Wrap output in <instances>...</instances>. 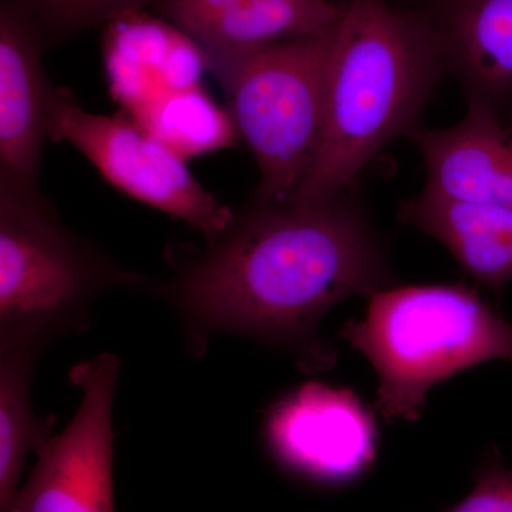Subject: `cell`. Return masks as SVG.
<instances>
[{
	"label": "cell",
	"instance_id": "obj_8",
	"mask_svg": "<svg viewBox=\"0 0 512 512\" xmlns=\"http://www.w3.org/2000/svg\"><path fill=\"white\" fill-rule=\"evenodd\" d=\"M262 434L278 464L312 483H349L376 457L373 414L346 387L302 384L272 404Z\"/></svg>",
	"mask_w": 512,
	"mask_h": 512
},
{
	"label": "cell",
	"instance_id": "obj_13",
	"mask_svg": "<svg viewBox=\"0 0 512 512\" xmlns=\"http://www.w3.org/2000/svg\"><path fill=\"white\" fill-rule=\"evenodd\" d=\"M340 13L336 0H244L191 40L220 82L261 50L332 29Z\"/></svg>",
	"mask_w": 512,
	"mask_h": 512
},
{
	"label": "cell",
	"instance_id": "obj_15",
	"mask_svg": "<svg viewBox=\"0 0 512 512\" xmlns=\"http://www.w3.org/2000/svg\"><path fill=\"white\" fill-rule=\"evenodd\" d=\"M43 350L0 346V512H10L29 454H39L55 434V417L37 416L32 380Z\"/></svg>",
	"mask_w": 512,
	"mask_h": 512
},
{
	"label": "cell",
	"instance_id": "obj_12",
	"mask_svg": "<svg viewBox=\"0 0 512 512\" xmlns=\"http://www.w3.org/2000/svg\"><path fill=\"white\" fill-rule=\"evenodd\" d=\"M397 217L440 242L476 284L501 292L512 281V207L423 190L400 204Z\"/></svg>",
	"mask_w": 512,
	"mask_h": 512
},
{
	"label": "cell",
	"instance_id": "obj_4",
	"mask_svg": "<svg viewBox=\"0 0 512 512\" xmlns=\"http://www.w3.org/2000/svg\"><path fill=\"white\" fill-rule=\"evenodd\" d=\"M146 285L66 227L43 194L0 188V346L46 352L57 339L86 332L104 292Z\"/></svg>",
	"mask_w": 512,
	"mask_h": 512
},
{
	"label": "cell",
	"instance_id": "obj_9",
	"mask_svg": "<svg viewBox=\"0 0 512 512\" xmlns=\"http://www.w3.org/2000/svg\"><path fill=\"white\" fill-rule=\"evenodd\" d=\"M45 39L19 0H0V188L39 195L56 87L47 77Z\"/></svg>",
	"mask_w": 512,
	"mask_h": 512
},
{
	"label": "cell",
	"instance_id": "obj_6",
	"mask_svg": "<svg viewBox=\"0 0 512 512\" xmlns=\"http://www.w3.org/2000/svg\"><path fill=\"white\" fill-rule=\"evenodd\" d=\"M49 137L66 141L117 190L180 220L204 235L222 231L234 211L205 190L184 158L127 117L84 110L70 90L56 87Z\"/></svg>",
	"mask_w": 512,
	"mask_h": 512
},
{
	"label": "cell",
	"instance_id": "obj_14",
	"mask_svg": "<svg viewBox=\"0 0 512 512\" xmlns=\"http://www.w3.org/2000/svg\"><path fill=\"white\" fill-rule=\"evenodd\" d=\"M104 59L111 79L143 76V97L146 99L147 76H163L165 83L175 92L165 76H170L178 90L195 87V76L205 66L198 46L171 23L161 18H151L144 12L128 13L106 25L104 32ZM160 97L163 87L157 79ZM157 99V100H158ZM151 104V103H150Z\"/></svg>",
	"mask_w": 512,
	"mask_h": 512
},
{
	"label": "cell",
	"instance_id": "obj_19",
	"mask_svg": "<svg viewBox=\"0 0 512 512\" xmlns=\"http://www.w3.org/2000/svg\"><path fill=\"white\" fill-rule=\"evenodd\" d=\"M244 0H157L158 18L171 23L188 37L197 35Z\"/></svg>",
	"mask_w": 512,
	"mask_h": 512
},
{
	"label": "cell",
	"instance_id": "obj_2",
	"mask_svg": "<svg viewBox=\"0 0 512 512\" xmlns=\"http://www.w3.org/2000/svg\"><path fill=\"white\" fill-rule=\"evenodd\" d=\"M342 13L326 72L318 153L291 200H333L392 143L419 126L446 72L429 26L392 0H336Z\"/></svg>",
	"mask_w": 512,
	"mask_h": 512
},
{
	"label": "cell",
	"instance_id": "obj_3",
	"mask_svg": "<svg viewBox=\"0 0 512 512\" xmlns=\"http://www.w3.org/2000/svg\"><path fill=\"white\" fill-rule=\"evenodd\" d=\"M377 377L376 407L387 421H417L427 396L450 377L512 360V322L461 282L390 285L340 329Z\"/></svg>",
	"mask_w": 512,
	"mask_h": 512
},
{
	"label": "cell",
	"instance_id": "obj_5",
	"mask_svg": "<svg viewBox=\"0 0 512 512\" xmlns=\"http://www.w3.org/2000/svg\"><path fill=\"white\" fill-rule=\"evenodd\" d=\"M335 26L261 50L220 80L237 136L258 165L251 201L291 200L311 171Z\"/></svg>",
	"mask_w": 512,
	"mask_h": 512
},
{
	"label": "cell",
	"instance_id": "obj_16",
	"mask_svg": "<svg viewBox=\"0 0 512 512\" xmlns=\"http://www.w3.org/2000/svg\"><path fill=\"white\" fill-rule=\"evenodd\" d=\"M141 110L143 127L180 156L232 146L238 138L227 111L222 114L197 86L167 94Z\"/></svg>",
	"mask_w": 512,
	"mask_h": 512
},
{
	"label": "cell",
	"instance_id": "obj_17",
	"mask_svg": "<svg viewBox=\"0 0 512 512\" xmlns=\"http://www.w3.org/2000/svg\"><path fill=\"white\" fill-rule=\"evenodd\" d=\"M45 39L47 49L84 30L109 25L128 13L153 8L157 0H19Z\"/></svg>",
	"mask_w": 512,
	"mask_h": 512
},
{
	"label": "cell",
	"instance_id": "obj_18",
	"mask_svg": "<svg viewBox=\"0 0 512 512\" xmlns=\"http://www.w3.org/2000/svg\"><path fill=\"white\" fill-rule=\"evenodd\" d=\"M447 512H512V470L488 458L476 473L470 493Z\"/></svg>",
	"mask_w": 512,
	"mask_h": 512
},
{
	"label": "cell",
	"instance_id": "obj_1",
	"mask_svg": "<svg viewBox=\"0 0 512 512\" xmlns=\"http://www.w3.org/2000/svg\"><path fill=\"white\" fill-rule=\"evenodd\" d=\"M390 285L383 241L345 194L249 202L157 292L197 352L211 336H245L292 353L306 372H323L335 365L320 336L328 312Z\"/></svg>",
	"mask_w": 512,
	"mask_h": 512
},
{
	"label": "cell",
	"instance_id": "obj_20",
	"mask_svg": "<svg viewBox=\"0 0 512 512\" xmlns=\"http://www.w3.org/2000/svg\"><path fill=\"white\" fill-rule=\"evenodd\" d=\"M394 3H399V5H410L413 0H392Z\"/></svg>",
	"mask_w": 512,
	"mask_h": 512
},
{
	"label": "cell",
	"instance_id": "obj_11",
	"mask_svg": "<svg viewBox=\"0 0 512 512\" xmlns=\"http://www.w3.org/2000/svg\"><path fill=\"white\" fill-rule=\"evenodd\" d=\"M407 137L426 167L424 191L451 200L512 207V124L468 101L456 126L414 127Z\"/></svg>",
	"mask_w": 512,
	"mask_h": 512
},
{
	"label": "cell",
	"instance_id": "obj_7",
	"mask_svg": "<svg viewBox=\"0 0 512 512\" xmlns=\"http://www.w3.org/2000/svg\"><path fill=\"white\" fill-rule=\"evenodd\" d=\"M120 373L113 353L73 367L70 380L82 392L79 407L37 454L10 512H116L113 407Z\"/></svg>",
	"mask_w": 512,
	"mask_h": 512
},
{
	"label": "cell",
	"instance_id": "obj_10",
	"mask_svg": "<svg viewBox=\"0 0 512 512\" xmlns=\"http://www.w3.org/2000/svg\"><path fill=\"white\" fill-rule=\"evenodd\" d=\"M468 101L503 116L512 101V0H413ZM511 123V121H510Z\"/></svg>",
	"mask_w": 512,
	"mask_h": 512
}]
</instances>
